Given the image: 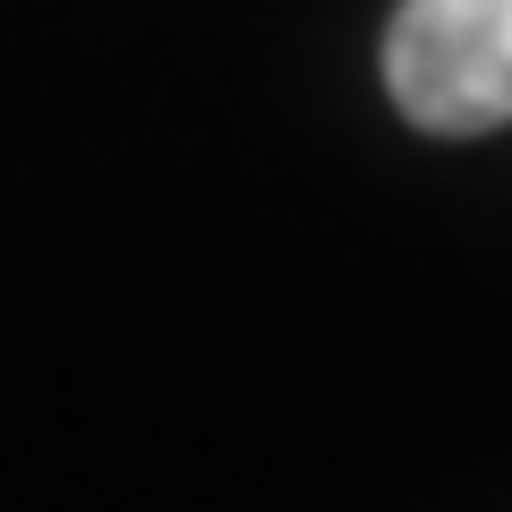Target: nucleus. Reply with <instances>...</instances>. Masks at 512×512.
I'll return each instance as SVG.
<instances>
[{"label":"nucleus","mask_w":512,"mask_h":512,"mask_svg":"<svg viewBox=\"0 0 512 512\" xmlns=\"http://www.w3.org/2000/svg\"><path fill=\"white\" fill-rule=\"evenodd\" d=\"M384 86L427 137L512 128V0H402L384 35Z\"/></svg>","instance_id":"f257e3e1"}]
</instances>
